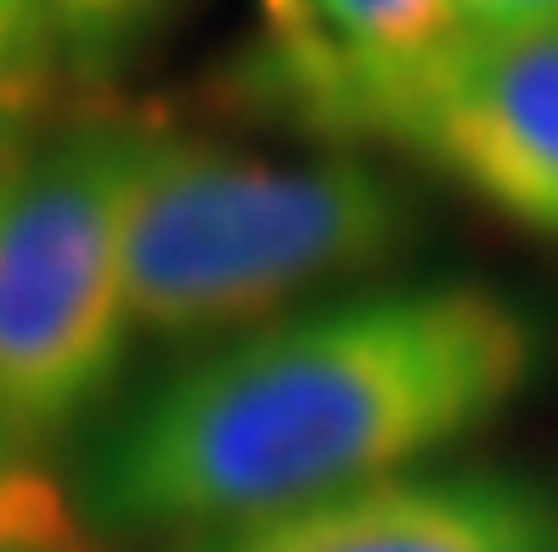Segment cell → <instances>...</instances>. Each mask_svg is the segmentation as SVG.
<instances>
[{"mask_svg":"<svg viewBox=\"0 0 558 552\" xmlns=\"http://www.w3.org/2000/svg\"><path fill=\"white\" fill-rule=\"evenodd\" d=\"M536 372V321L480 282L288 316L186 367L90 463L113 530H243L367 484L490 424Z\"/></svg>","mask_w":558,"mask_h":552,"instance_id":"obj_1","label":"cell"},{"mask_svg":"<svg viewBox=\"0 0 558 552\" xmlns=\"http://www.w3.org/2000/svg\"><path fill=\"white\" fill-rule=\"evenodd\" d=\"M407 237L401 186L361 164H266L142 130L124 204V310L158 339L248 328L389 266Z\"/></svg>","mask_w":558,"mask_h":552,"instance_id":"obj_2","label":"cell"},{"mask_svg":"<svg viewBox=\"0 0 558 552\" xmlns=\"http://www.w3.org/2000/svg\"><path fill=\"white\" fill-rule=\"evenodd\" d=\"M136 147L85 124L0 164V451L57 434L119 361Z\"/></svg>","mask_w":558,"mask_h":552,"instance_id":"obj_3","label":"cell"},{"mask_svg":"<svg viewBox=\"0 0 558 552\" xmlns=\"http://www.w3.org/2000/svg\"><path fill=\"white\" fill-rule=\"evenodd\" d=\"M378 136L558 237V17L474 28L463 51L384 113Z\"/></svg>","mask_w":558,"mask_h":552,"instance_id":"obj_4","label":"cell"},{"mask_svg":"<svg viewBox=\"0 0 558 552\" xmlns=\"http://www.w3.org/2000/svg\"><path fill=\"white\" fill-rule=\"evenodd\" d=\"M186 552H558V513L502 474H401Z\"/></svg>","mask_w":558,"mask_h":552,"instance_id":"obj_5","label":"cell"},{"mask_svg":"<svg viewBox=\"0 0 558 552\" xmlns=\"http://www.w3.org/2000/svg\"><path fill=\"white\" fill-rule=\"evenodd\" d=\"M316 46L288 62L316 124L378 136L384 113L469 46L463 0H311Z\"/></svg>","mask_w":558,"mask_h":552,"instance_id":"obj_6","label":"cell"},{"mask_svg":"<svg viewBox=\"0 0 558 552\" xmlns=\"http://www.w3.org/2000/svg\"><path fill=\"white\" fill-rule=\"evenodd\" d=\"M51 69V12L46 0H0V164L17 158V124L40 102Z\"/></svg>","mask_w":558,"mask_h":552,"instance_id":"obj_7","label":"cell"},{"mask_svg":"<svg viewBox=\"0 0 558 552\" xmlns=\"http://www.w3.org/2000/svg\"><path fill=\"white\" fill-rule=\"evenodd\" d=\"M0 552H96L40 474L0 468Z\"/></svg>","mask_w":558,"mask_h":552,"instance_id":"obj_8","label":"cell"},{"mask_svg":"<svg viewBox=\"0 0 558 552\" xmlns=\"http://www.w3.org/2000/svg\"><path fill=\"white\" fill-rule=\"evenodd\" d=\"M153 0H46V12L57 28H69L80 46L108 40L113 28H124L130 17H142Z\"/></svg>","mask_w":558,"mask_h":552,"instance_id":"obj_9","label":"cell"},{"mask_svg":"<svg viewBox=\"0 0 558 552\" xmlns=\"http://www.w3.org/2000/svg\"><path fill=\"white\" fill-rule=\"evenodd\" d=\"M474 28H524V23H553L558 0H463Z\"/></svg>","mask_w":558,"mask_h":552,"instance_id":"obj_10","label":"cell"},{"mask_svg":"<svg viewBox=\"0 0 558 552\" xmlns=\"http://www.w3.org/2000/svg\"><path fill=\"white\" fill-rule=\"evenodd\" d=\"M266 12L282 35V57H305L316 46V17H311V0H266Z\"/></svg>","mask_w":558,"mask_h":552,"instance_id":"obj_11","label":"cell"}]
</instances>
